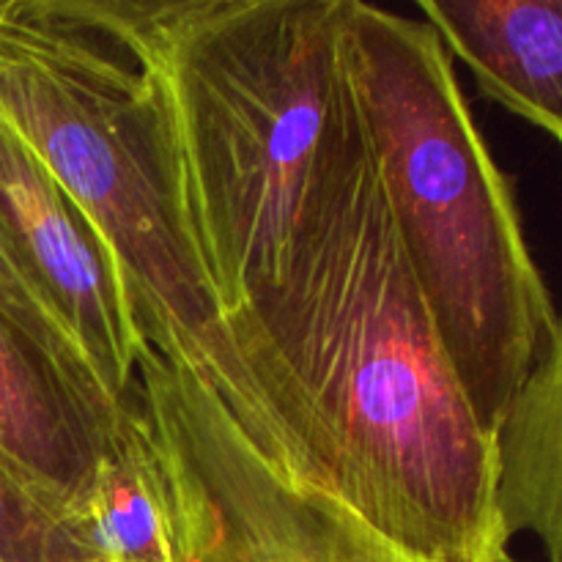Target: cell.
Instances as JSON below:
<instances>
[{
    "label": "cell",
    "mask_w": 562,
    "mask_h": 562,
    "mask_svg": "<svg viewBox=\"0 0 562 562\" xmlns=\"http://www.w3.org/2000/svg\"><path fill=\"white\" fill-rule=\"evenodd\" d=\"M135 382L168 475L179 562H417L294 486L184 362L146 344Z\"/></svg>",
    "instance_id": "5"
},
{
    "label": "cell",
    "mask_w": 562,
    "mask_h": 562,
    "mask_svg": "<svg viewBox=\"0 0 562 562\" xmlns=\"http://www.w3.org/2000/svg\"><path fill=\"white\" fill-rule=\"evenodd\" d=\"M86 541L108 562H179L168 475L140 398L110 431L97 481L71 508Z\"/></svg>",
    "instance_id": "10"
},
{
    "label": "cell",
    "mask_w": 562,
    "mask_h": 562,
    "mask_svg": "<svg viewBox=\"0 0 562 562\" xmlns=\"http://www.w3.org/2000/svg\"><path fill=\"white\" fill-rule=\"evenodd\" d=\"M124 406L0 313V467L71 510L97 481Z\"/></svg>",
    "instance_id": "7"
},
{
    "label": "cell",
    "mask_w": 562,
    "mask_h": 562,
    "mask_svg": "<svg viewBox=\"0 0 562 562\" xmlns=\"http://www.w3.org/2000/svg\"><path fill=\"white\" fill-rule=\"evenodd\" d=\"M162 99L223 316L283 274L360 130L344 0H82Z\"/></svg>",
    "instance_id": "2"
},
{
    "label": "cell",
    "mask_w": 562,
    "mask_h": 562,
    "mask_svg": "<svg viewBox=\"0 0 562 562\" xmlns=\"http://www.w3.org/2000/svg\"><path fill=\"white\" fill-rule=\"evenodd\" d=\"M225 329L289 448L294 486L417 562L510 558L497 439L445 355L362 121L283 274L225 313Z\"/></svg>",
    "instance_id": "1"
},
{
    "label": "cell",
    "mask_w": 562,
    "mask_h": 562,
    "mask_svg": "<svg viewBox=\"0 0 562 562\" xmlns=\"http://www.w3.org/2000/svg\"><path fill=\"white\" fill-rule=\"evenodd\" d=\"M0 115L104 236L143 340L184 362L294 481L289 448L225 329L148 71L82 0H0Z\"/></svg>",
    "instance_id": "3"
},
{
    "label": "cell",
    "mask_w": 562,
    "mask_h": 562,
    "mask_svg": "<svg viewBox=\"0 0 562 562\" xmlns=\"http://www.w3.org/2000/svg\"><path fill=\"white\" fill-rule=\"evenodd\" d=\"M0 562H108L60 510L0 467Z\"/></svg>",
    "instance_id": "11"
},
{
    "label": "cell",
    "mask_w": 562,
    "mask_h": 562,
    "mask_svg": "<svg viewBox=\"0 0 562 562\" xmlns=\"http://www.w3.org/2000/svg\"><path fill=\"white\" fill-rule=\"evenodd\" d=\"M417 9L488 99L562 146V0H420Z\"/></svg>",
    "instance_id": "8"
},
{
    "label": "cell",
    "mask_w": 562,
    "mask_h": 562,
    "mask_svg": "<svg viewBox=\"0 0 562 562\" xmlns=\"http://www.w3.org/2000/svg\"><path fill=\"white\" fill-rule=\"evenodd\" d=\"M0 313H3L5 318H11L20 329H25L31 338H36L44 349L53 351L58 360H64L66 366L80 371L82 376L93 379V373L88 371L80 351H77L75 344L66 338V333L58 327V322L44 311L42 302L33 296V291L27 289L25 280L16 274V269L11 267L9 258L3 256V250H0ZM93 382H97V379H93Z\"/></svg>",
    "instance_id": "12"
},
{
    "label": "cell",
    "mask_w": 562,
    "mask_h": 562,
    "mask_svg": "<svg viewBox=\"0 0 562 562\" xmlns=\"http://www.w3.org/2000/svg\"><path fill=\"white\" fill-rule=\"evenodd\" d=\"M494 439L505 536H532L549 562H562V307Z\"/></svg>",
    "instance_id": "9"
},
{
    "label": "cell",
    "mask_w": 562,
    "mask_h": 562,
    "mask_svg": "<svg viewBox=\"0 0 562 562\" xmlns=\"http://www.w3.org/2000/svg\"><path fill=\"white\" fill-rule=\"evenodd\" d=\"M344 44L406 261L477 420L497 437L558 322L510 181L426 20L344 0Z\"/></svg>",
    "instance_id": "4"
},
{
    "label": "cell",
    "mask_w": 562,
    "mask_h": 562,
    "mask_svg": "<svg viewBox=\"0 0 562 562\" xmlns=\"http://www.w3.org/2000/svg\"><path fill=\"white\" fill-rule=\"evenodd\" d=\"M0 250L113 404L135 398L143 340L113 250L0 115Z\"/></svg>",
    "instance_id": "6"
},
{
    "label": "cell",
    "mask_w": 562,
    "mask_h": 562,
    "mask_svg": "<svg viewBox=\"0 0 562 562\" xmlns=\"http://www.w3.org/2000/svg\"><path fill=\"white\" fill-rule=\"evenodd\" d=\"M505 562H519V560H514V558H508V560H505Z\"/></svg>",
    "instance_id": "13"
}]
</instances>
